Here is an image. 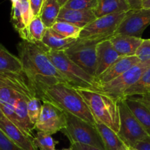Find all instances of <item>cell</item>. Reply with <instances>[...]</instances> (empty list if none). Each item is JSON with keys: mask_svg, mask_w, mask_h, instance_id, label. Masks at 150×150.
I'll return each mask as SVG.
<instances>
[{"mask_svg": "<svg viewBox=\"0 0 150 150\" xmlns=\"http://www.w3.org/2000/svg\"><path fill=\"white\" fill-rule=\"evenodd\" d=\"M17 49L23 73L35 88L37 93L40 89L57 83L68 84L51 61L46 51L38 44L22 40Z\"/></svg>", "mask_w": 150, "mask_h": 150, "instance_id": "obj_1", "label": "cell"}, {"mask_svg": "<svg viewBox=\"0 0 150 150\" xmlns=\"http://www.w3.org/2000/svg\"><path fill=\"white\" fill-rule=\"evenodd\" d=\"M42 101H48L64 112L69 113L92 125L95 118L81 95L76 88L66 83H57L42 88L38 92Z\"/></svg>", "mask_w": 150, "mask_h": 150, "instance_id": "obj_2", "label": "cell"}, {"mask_svg": "<svg viewBox=\"0 0 150 150\" xmlns=\"http://www.w3.org/2000/svg\"><path fill=\"white\" fill-rule=\"evenodd\" d=\"M76 89L86 102L96 122L104 124L118 133L120 125L119 100L100 91Z\"/></svg>", "mask_w": 150, "mask_h": 150, "instance_id": "obj_3", "label": "cell"}, {"mask_svg": "<svg viewBox=\"0 0 150 150\" xmlns=\"http://www.w3.org/2000/svg\"><path fill=\"white\" fill-rule=\"evenodd\" d=\"M56 68L64 77L69 85L76 89H88L98 91L96 78L90 76L72 62L64 51L46 52Z\"/></svg>", "mask_w": 150, "mask_h": 150, "instance_id": "obj_4", "label": "cell"}, {"mask_svg": "<svg viewBox=\"0 0 150 150\" xmlns=\"http://www.w3.org/2000/svg\"><path fill=\"white\" fill-rule=\"evenodd\" d=\"M65 113L66 126L62 132L69 139L70 144L81 143L95 146L101 150H105L103 142L95 125Z\"/></svg>", "mask_w": 150, "mask_h": 150, "instance_id": "obj_5", "label": "cell"}, {"mask_svg": "<svg viewBox=\"0 0 150 150\" xmlns=\"http://www.w3.org/2000/svg\"><path fill=\"white\" fill-rule=\"evenodd\" d=\"M150 67V60L140 62L114 80L98 85V91L110 95L117 100L125 99L126 91L142 78V75Z\"/></svg>", "mask_w": 150, "mask_h": 150, "instance_id": "obj_6", "label": "cell"}, {"mask_svg": "<svg viewBox=\"0 0 150 150\" xmlns=\"http://www.w3.org/2000/svg\"><path fill=\"white\" fill-rule=\"evenodd\" d=\"M100 42L79 38L73 46L64 51V54L86 73L96 78L97 45Z\"/></svg>", "mask_w": 150, "mask_h": 150, "instance_id": "obj_7", "label": "cell"}, {"mask_svg": "<svg viewBox=\"0 0 150 150\" xmlns=\"http://www.w3.org/2000/svg\"><path fill=\"white\" fill-rule=\"evenodd\" d=\"M127 13H115L97 18L94 21L83 28L79 39L103 41L109 40L116 33Z\"/></svg>", "mask_w": 150, "mask_h": 150, "instance_id": "obj_8", "label": "cell"}, {"mask_svg": "<svg viewBox=\"0 0 150 150\" xmlns=\"http://www.w3.org/2000/svg\"><path fill=\"white\" fill-rule=\"evenodd\" d=\"M120 125L118 135L127 146L134 147L138 142L149 135L126 104L125 99L118 101Z\"/></svg>", "mask_w": 150, "mask_h": 150, "instance_id": "obj_9", "label": "cell"}, {"mask_svg": "<svg viewBox=\"0 0 150 150\" xmlns=\"http://www.w3.org/2000/svg\"><path fill=\"white\" fill-rule=\"evenodd\" d=\"M65 126L64 111L48 101H42L40 116L35 125V130L52 136L62 131Z\"/></svg>", "mask_w": 150, "mask_h": 150, "instance_id": "obj_10", "label": "cell"}, {"mask_svg": "<svg viewBox=\"0 0 150 150\" xmlns=\"http://www.w3.org/2000/svg\"><path fill=\"white\" fill-rule=\"evenodd\" d=\"M150 25V9L131 10L126 14L115 35H126L142 38L145 29Z\"/></svg>", "mask_w": 150, "mask_h": 150, "instance_id": "obj_11", "label": "cell"}, {"mask_svg": "<svg viewBox=\"0 0 150 150\" xmlns=\"http://www.w3.org/2000/svg\"><path fill=\"white\" fill-rule=\"evenodd\" d=\"M0 130L23 150H38L34 144V138L25 134L16 125L4 117L0 121Z\"/></svg>", "mask_w": 150, "mask_h": 150, "instance_id": "obj_12", "label": "cell"}, {"mask_svg": "<svg viewBox=\"0 0 150 150\" xmlns=\"http://www.w3.org/2000/svg\"><path fill=\"white\" fill-rule=\"evenodd\" d=\"M140 62L141 60L136 55L121 57L109 68L107 69L103 74L96 78L97 83L98 85L108 83L117 78L120 77L123 73L130 70L131 67H133Z\"/></svg>", "mask_w": 150, "mask_h": 150, "instance_id": "obj_13", "label": "cell"}, {"mask_svg": "<svg viewBox=\"0 0 150 150\" xmlns=\"http://www.w3.org/2000/svg\"><path fill=\"white\" fill-rule=\"evenodd\" d=\"M121 57H120L109 40L100 41L97 45L96 78L103 74Z\"/></svg>", "mask_w": 150, "mask_h": 150, "instance_id": "obj_14", "label": "cell"}, {"mask_svg": "<svg viewBox=\"0 0 150 150\" xmlns=\"http://www.w3.org/2000/svg\"><path fill=\"white\" fill-rule=\"evenodd\" d=\"M78 39L74 38H66L61 36L58 33L53 30L51 28H48L45 31L41 42L38 44L46 52L52 51V52H57V51H65L71 46H73Z\"/></svg>", "mask_w": 150, "mask_h": 150, "instance_id": "obj_15", "label": "cell"}, {"mask_svg": "<svg viewBox=\"0 0 150 150\" xmlns=\"http://www.w3.org/2000/svg\"><path fill=\"white\" fill-rule=\"evenodd\" d=\"M96 18L93 10H77L62 7L57 21L67 22L83 29Z\"/></svg>", "mask_w": 150, "mask_h": 150, "instance_id": "obj_16", "label": "cell"}, {"mask_svg": "<svg viewBox=\"0 0 150 150\" xmlns=\"http://www.w3.org/2000/svg\"><path fill=\"white\" fill-rule=\"evenodd\" d=\"M143 40L130 35H114L109 40L120 57H130L136 55Z\"/></svg>", "mask_w": 150, "mask_h": 150, "instance_id": "obj_17", "label": "cell"}, {"mask_svg": "<svg viewBox=\"0 0 150 150\" xmlns=\"http://www.w3.org/2000/svg\"><path fill=\"white\" fill-rule=\"evenodd\" d=\"M29 100L20 96L15 104V114L16 117V126L25 134L34 138L32 131L35 130V125L31 122L27 112V102Z\"/></svg>", "mask_w": 150, "mask_h": 150, "instance_id": "obj_18", "label": "cell"}, {"mask_svg": "<svg viewBox=\"0 0 150 150\" xmlns=\"http://www.w3.org/2000/svg\"><path fill=\"white\" fill-rule=\"evenodd\" d=\"M125 100L136 120L139 121L147 134L150 136L149 108L139 100H138L136 96L127 97L125 98Z\"/></svg>", "mask_w": 150, "mask_h": 150, "instance_id": "obj_19", "label": "cell"}, {"mask_svg": "<svg viewBox=\"0 0 150 150\" xmlns=\"http://www.w3.org/2000/svg\"><path fill=\"white\" fill-rule=\"evenodd\" d=\"M131 10L125 0H98L96 8L94 10L96 18L115 13H127Z\"/></svg>", "mask_w": 150, "mask_h": 150, "instance_id": "obj_20", "label": "cell"}, {"mask_svg": "<svg viewBox=\"0 0 150 150\" xmlns=\"http://www.w3.org/2000/svg\"><path fill=\"white\" fill-rule=\"evenodd\" d=\"M23 65L19 57L10 52L0 43V74L1 73H21Z\"/></svg>", "mask_w": 150, "mask_h": 150, "instance_id": "obj_21", "label": "cell"}, {"mask_svg": "<svg viewBox=\"0 0 150 150\" xmlns=\"http://www.w3.org/2000/svg\"><path fill=\"white\" fill-rule=\"evenodd\" d=\"M95 127L99 132L105 150H120L125 145L118 133L109 127L102 123L96 122Z\"/></svg>", "mask_w": 150, "mask_h": 150, "instance_id": "obj_22", "label": "cell"}, {"mask_svg": "<svg viewBox=\"0 0 150 150\" xmlns=\"http://www.w3.org/2000/svg\"><path fill=\"white\" fill-rule=\"evenodd\" d=\"M61 8L57 0H45L40 17L47 29L52 27L57 22Z\"/></svg>", "mask_w": 150, "mask_h": 150, "instance_id": "obj_23", "label": "cell"}, {"mask_svg": "<svg viewBox=\"0 0 150 150\" xmlns=\"http://www.w3.org/2000/svg\"><path fill=\"white\" fill-rule=\"evenodd\" d=\"M46 29L40 16L34 17L27 27L28 39L26 41L34 43L41 42Z\"/></svg>", "mask_w": 150, "mask_h": 150, "instance_id": "obj_24", "label": "cell"}, {"mask_svg": "<svg viewBox=\"0 0 150 150\" xmlns=\"http://www.w3.org/2000/svg\"><path fill=\"white\" fill-rule=\"evenodd\" d=\"M149 92H150V67L133 86L126 91L125 98L127 97L139 96Z\"/></svg>", "mask_w": 150, "mask_h": 150, "instance_id": "obj_25", "label": "cell"}, {"mask_svg": "<svg viewBox=\"0 0 150 150\" xmlns=\"http://www.w3.org/2000/svg\"><path fill=\"white\" fill-rule=\"evenodd\" d=\"M51 29L64 38L74 39H79L82 30V29L72 23L64 21H57Z\"/></svg>", "mask_w": 150, "mask_h": 150, "instance_id": "obj_26", "label": "cell"}, {"mask_svg": "<svg viewBox=\"0 0 150 150\" xmlns=\"http://www.w3.org/2000/svg\"><path fill=\"white\" fill-rule=\"evenodd\" d=\"M34 144L40 150H56V145L58 142L54 140L51 135L38 132L34 138Z\"/></svg>", "mask_w": 150, "mask_h": 150, "instance_id": "obj_27", "label": "cell"}, {"mask_svg": "<svg viewBox=\"0 0 150 150\" xmlns=\"http://www.w3.org/2000/svg\"><path fill=\"white\" fill-rule=\"evenodd\" d=\"M38 97L32 98L27 102V112L31 122L35 125L40 116L42 103Z\"/></svg>", "mask_w": 150, "mask_h": 150, "instance_id": "obj_28", "label": "cell"}, {"mask_svg": "<svg viewBox=\"0 0 150 150\" xmlns=\"http://www.w3.org/2000/svg\"><path fill=\"white\" fill-rule=\"evenodd\" d=\"M98 0H68L64 8L77 10H93L96 8Z\"/></svg>", "mask_w": 150, "mask_h": 150, "instance_id": "obj_29", "label": "cell"}, {"mask_svg": "<svg viewBox=\"0 0 150 150\" xmlns=\"http://www.w3.org/2000/svg\"><path fill=\"white\" fill-rule=\"evenodd\" d=\"M20 96L22 95L0 80V105L15 102Z\"/></svg>", "mask_w": 150, "mask_h": 150, "instance_id": "obj_30", "label": "cell"}, {"mask_svg": "<svg viewBox=\"0 0 150 150\" xmlns=\"http://www.w3.org/2000/svg\"><path fill=\"white\" fill-rule=\"evenodd\" d=\"M20 7L23 23L27 28L34 18L29 0H20Z\"/></svg>", "mask_w": 150, "mask_h": 150, "instance_id": "obj_31", "label": "cell"}, {"mask_svg": "<svg viewBox=\"0 0 150 150\" xmlns=\"http://www.w3.org/2000/svg\"><path fill=\"white\" fill-rule=\"evenodd\" d=\"M136 55L139 57L141 62L150 60V39L143 40V42L136 51Z\"/></svg>", "mask_w": 150, "mask_h": 150, "instance_id": "obj_32", "label": "cell"}, {"mask_svg": "<svg viewBox=\"0 0 150 150\" xmlns=\"http://www.w3.org/2000/svg\"><path fill=\"white\" fill-rule=\"evenodd\" d=\"M0 150H23L0 130Z\"/></svg>", "mask_w": 150, "mask_h": 150, "instance_id": "obj_33", "label": "cell"}, {"mask_svg": "<svg viewBox=\"0 0 150 150\" xmlns=\"http://www.w3.org/2000/svg\"><path fill=\"white\" fill-rule=\"evenodd\" d=\"M29 4H30L33 17H38L40 16L43 6V0H29Z\"/></svg>", "mask_w": 150, "mask_h": 150, "instance_id": "obj_34", "label": "cell"}, {"mask_svg": "<svg viewBox=\"0 0 150 150\" xmlns=\"http://www.w3.org/2000/svg\"><path fill=\"white\" fill-rule=\"evenodd\" d=\"M134 147L139 150H150V136L138 142Z\"/></svg>", "mask_w": 150, "mask_h": 150, "instance_id": "obj_35", "label": "cell"}, {"mask_svg": "<svg viewBox=\"0 0 150 150\" xmlns=\"http://www.w3.org/2000/svg\"><path fill=\"white\" fill-rule=\"evenodd\" d=\"M71 150H101L90 145L84 144L81 143H73L70 145Z\"/></svg>", "mask_w": 150, "mask_h": 150, "instance_id": "obj_36", "label": "cell"}, {"mask_svg": "<svg viewBox=\"0 0 150 150\" xmlns=\"http://www.w3.org/2000/svg\"><path fill=\"white\" fill-rule=\"evenodd\" d=\"M130 6L131 10H139L142 8V1L143 0H125Z\"/></svg>", "mask_w": 150, "mask_h": 150, "instance_id": "obj_37", "label": "cell"}, {"mask_svg": "<svg viewBox=\"0 0 150 150\" xmlns=\"http://www.w3.org/2000/svg\"><path fill=\"white\" fill-rule=\"evenodd\" d=\"M136 97L137 98L138 100H139L141 102H142L145 105H146L150 110V92Z\"/></svg>", "mask_w": 150, "mask_h": 150, "instance_id": "obj_38", "label": "cell"}, {"mask_svg": "<svg viewBox=\"0 0 150 150\" xmlns=\"http://www.w3.org/2000/svg\"><path fill=\"white\" fill-rule=\"evenodd\" d=\"M142 8L150 9V0H143L142 1Z\"/></svg>", "mask_w": 150, "mask_h": 150, "instance_id": "obj_39", "label": "cell"}, {"mask_svg": "<svg viewBox=\"0 0 150 150\" xmlns=\"http://www.w3.org/2000/svg\"><path fill=\"white\" fill-rule=\"evenodd\" d=\"M57 1H58L59 4V5L61 6V7H64V4L68 1V0H57Z\"/></svg>", "mask_w": 150, "mask_h": 150, "instance_id": "obj_40", "label": "cell"}, {"mask_svg": "<svg viewBox=\"0 0 150 150\" xmlns=\"http://www.w3.org/2000/svg\"><path fill=\"white\" fill-rule=\"evenodd\" d=\"M19 1H20V0H10V1H11V3H12V6L16 5V4H17Z\"/></svg>", "mask_w": 150, "mask_h": 150, "instance_id": "obj_41", "label": "cell"}, {"mask_svg": "<svg viewBox=\"0 0 150 150\" xmlns=\"http://www.w3.org/2000/svg\"><path fill=\"white\" fill-rule=\"evenodd\" d=\"M4 114H3L2 111H1V107H0V121H1V120H2V119L4 118Z\"/></svg>", "mask_w": 150, "mask_h": 150, "instance_id": "obj_42", "label": "cell"}, {"mask_svg": "<svg viewBox=\"0 0 150 150\" xmlns=\"http://www.w3.org/2000/svg\"><path fill=\"white\" fill-rule=\"evenodd\" d=\"M127 150H139L135 147H132V146H127Z\"/></svg>", "mask_w": 150, "mask_h": 150, "instance_id": "obj_43", "label": "cell"}, {"mask_svg": "<svg viewBox=\"0 0 150 150\" xmlns=\"http://www.w3.org/2000/svg\"><path fill=\"white\" fill-rule=\"evenodd\" d=\"M120 150H127V146H126L125 144L124 145V146H122V149H120Z\"/></svg>", "mask_w": 150, "mask_h": 150, "instance_id": "obj_44", "label": "cell"}, {"mask_svg": "<svg viewBox=\"0 0 150 150\" xmlns=\"http://www.w3.org/2000/svg\"><path fill=\"white\" fill-rule=\"evenodd\" d=\"M58 150H71V149H70V148H65V149H58Z\"/></svg>", "mask_w": 150, "mask_h": 150, "instance_id": "obj_45", "label": "cell"}, {"mask_svg": "<svg viewBox=\"0 0 150 150\" xmlns=\"http://www.w3.org/2000/svg\"><path fill=\"white\" fill-rule=\"evenodd\" d=\"M45 0H43V4H44V2H45Z\"/></svg>", "mask_w": 150, "mask_h": 150, "instance_id": "obj_46", "label": "cell"}, {"mask_svg": "<svg viewBox=\"0 0 150 150\" xmlns=\"http://www.w3.org/2000/svg\"></svg>", "mask_w": 150, "mask_h": 150, "instance_id": "obj_47", "label": "cell"}]
</instances>
